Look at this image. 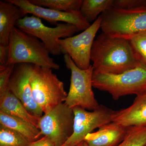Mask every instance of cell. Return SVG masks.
Segmentation results:
<instances>
[{
    "label": "cell",
    "mask_w": 146,
    "mask_h": 146,
    "mask_svg": "<svg viewBox=\"0 0 146 146\" xmlns=\"http://www.w3.org/2000/svg\"><path fill=\"white\" fill-rule=\"evenodd\" d=\"M91 60L94 72L109 74H122L142 63L129 39L103 32L94 40Z\"/></svg>",
    "instance_id": "obj_1"
},
{
    "label": "cell",
    "mask_w": 146,
    "mask_h": 146,
    "mask_svg": "<svg viewBox=\"0 0 146 146\" xmlns=\"http://www.w3.org/2000/svg\"><path fill=\"white\" fill-rule=\"evenodd\" d=\"M8 46L7 65L29 63L52 70L60 68L59 65L50 57L48 51L39 39L17 27L11 32Z\"/></svg>",
    "instance_id": "obj_2"
},
{
    "label": "cell",
    "mask_w": 146,
    "mask_h": 146,
    "mask_svg": "<svg viewBox=\"0 0 146 146\" xmlns=\"http://www.w3.org/2000/svg\"><path fill=\"white\" fill-rule=\"evenodd\" d=\"M93 86L109 93L115 100L130 95L136 96L146 92V65L118 74L93 73Z\"/></svg>",
    "instance_id": "obj_3"
},
{
    "label": "cell",
    "mask_w": 146,
    "mask_h": 146,
    "mask_svg": "<svg viewBox=\"0 0 146 146\" xmlns=\"http://www.w3.org/2000/svg\"><path fill=\"white\" fill-rule=\"evenodd\" d=\"M52 70L32 65L30 82L33 97L44 114L65 102L68 96L64 83Z\"/></svg>",
    "instance_id": "obj_4"
},
{
    "label": "cell",
    "mask_w": 146,
    "mask_h": 146,
    "mask_svg": "<svg viewBox=\"0 0 146 146\" xmlns=\"http://www.w3.org/2000/svg\"><path fill=\"white\" fill-rule=\"evenodd\" d=\"M101 16V29L111 36L129 39L146 31V8L125 9L112 7Z\"/></svg>",
    "instance_id": "obj_5"
},
{
    "label": "cell",
    "mask_w": 146,
    "mask_h": 146,
    "mask_svg": "<svg viewBox=\"0 0 146 146\" xmlns=\"http://www.w3.org/2000/svg\"><path fill=\"white\" fill-rule=\"evenodd\" d=\"M63 59L66 67L71 72L70 85L65 103L72 108L80 107L91 111L96 109L100 104L92 89L93 66L91 65L86 70H82L69 55H64Z\"/></svg>",
    "instance_id": "obj_6"
},
{
    "label": "cell",
    "mask_w": 146,
    "mask_h": 146,
    "mask_svg": "<svg viewBox=\"0 0 146 146\" xmlns=\"http://www.w3.org/2000/svg\"><path fill=\"white\" fill-rule=\"evenodd\" d=\"M16 27L39 39L45 45L50 54L58 56L62 54L58 40L73 36L79 30L75 26L58 23L53 27L45 25L41 19L27 15L17 22Z\"/></svg>",
    "instance_id": "obj_7"
},
{
    "label": "cell",
    "mask_w": 146,
    "mask_h": 146,
    "mask_svg": "<svg viewBox=\"0 0 146 146\" xmlns=\"http://www.w3.org/2000/svg\"><path fill=\"white\" fill-rule=\"evenodd\" d=\"M74 118L73 108L60 104L39 118L40 136L48 137L55 146H63L73 133Z\"/></svg>",
    "instance_id": "obj_8"
},
{
    "label": "cell",
    "mask_w": 146,
    "mask_h": 146,
    "mask_svg": "<svg viewBox=\"0 0 146 146\" xmlns=\"http://www.w3.org/2000/svg\"><path fill=\"white\" fill-rule=\"evenodd\" d=\"M73 110L74 115L73 133L63 146H76L84 141L86 135L94 129L112 122L115 111L103 105L91 111L80 107Z\"/></svg>",
    "instance_id": "obj_9"
},
{
    "label": "cell",
    "mask_w": 146,
    "mask_h": 146,
    "mask_svg": "<svg viewBox=\"0 0 146 146\" xmlns=\"http://www.w3.org/2000/svg\"><path fill=\"white\" fill-rule=\"evenodd\" d=\"M102 17H98L88 28L75 36L58 40L61 52L70 56L74 63L82 70L90 67L92 47L96 35L101 25Z\"/></svg>",
    "instance_id": "obj_10"
},
{
    "label": "cell",
    "mask_w": 146,
    "mask_h": 146,
    "mask_svg": "<svg viewBox=\"0 0 146 146\" xmlns=\"http://www.w3.org/2000/svg\"><path fill=\"white\" fill-rule=\"evenodd\" d=\"M32 64L19 63L15 65L9 81L8 89L20 100L30 113L40 118L43 112L33 99L30 80Z\"/></svg>",
    "instance_id": "obj_11"
},
{
    "label": "cell",
    "mask_w": 146,
    "mask_h": 146,
    "mask_svg": "<svg viewBox=\"0 0 146 146\" xmlns=\"http://www.w3.org/2000/svg\"><path fill=\"white\" fill-rule=\"evenodd\" d=\"M8 1L20 7L27 15L31 14L51 24L56 25L58 22H62L72 24L76 27L79 31H84L91 25L82 16L80 11L72 12L58 11L35 5L31 3L29 0Z\"/></svg>",
    "instance_id": "obj_12"
},
{
    "label": "cell",
    "mask_w": 146,
    "mask_h": 146,
    "mask_svg": "<svg viewBox=\"0 0 146 146\" xmlns=\"http://www.w3.org/2000/svg\"><path fill=\"white\" fill-rule=\"evenodd\" d=\"M128 128L111 122L87 134L84 141L89 146H117L124 139Z\"/></svg>",
    "instance_id": "obj_13"
},
{
    "label": "cell",
    "mask_w": 146,
    "mask_h": 146,
    "mask_svg": "<svg viewBox=\"0 0 146 146\" xmlns=\"http://www.w3.org/2000/svg\"><path fill=\"white\" fill-rule=\"evenodd\" d=\"M112 121L125 127H146V92L136 96L129 107L115 111Z\"/></svg>",
    "instance_id": "obj_14"
},
{
    "label": "cell",
    "mask_w": 146,
    "mask_h": 146,
    "mask_svg": "<svg viewBox=\"0 0 146 146\" xmlns=\"http://www.w3.org/2000/svg\"><path fill=\"white\" fill-rule=\"evenodd\" d=\"M27 14L19 7L7 1H0V44L8 46L11 32L17 22Z\"/></svg>",
    "instance_id": "obj_15"
},
{
    "label": "cell",
    "mask_w": 146,
    "mask_h": 146,
    "mask_svg": "<svg viewBox=\"0 0 146 146\" xmlns=\"http://www.w3.org/2000/svg\"><path fill=\"white\" fill-rule=\"evenodd\" d=\"M0 112L21 118L37 127L39 118L30 113L22 102L9 89L0 96Z\"/></svg>",
    "instance_id": "obj_16"
},
{
    "label": "cell",
    "mask_w": 146,
    "mask_h": 146,
    "mask_svg": "<svg viewBox=\"0 0 146 146\" xmlns=\"http://www.w3.org/2000/svg\"><path fill=\"white\" fill-rule=\"evenodd\" d=\"M0 124L25 136L30 143L38 140L40 131L31 123L21 118L0 112Z\"/></svg>",
    "instance_id": "obj_17"
},
{
    "label": "cell",
    "mask_w": 146,
    "mask_h": 146,
    "mask_svg": "<svg viewBox=\"0 0 146 146\" xmlns=\"http://www.w3.org/2000/svg\"><path fill=\"white\" fill-rule=\"evenodd\" d=\"M114 0H82L80 12L89 23L96 21L98 16L113 7Z\"/></svg>",
    "instance_id": "obj_18"
},
{
    "label": "cell",
    "mask_w": 146,
    "mask_h": 146,
    "mask_svg": "<svg viewBox=\"0 0 146 146\" xmlns=\"http://www.w3.org/2000/svg\"><path fill=\"white\" fill-rule=\"evenodd\" d=\"M35 5L63 12L80 11L82 0H29Z\"/></svg>",
    "instance_id": "obj_19"
},
{
    "label": "cell",
    "mask_w": 146,
    "mask_h": 146,
    "mask_svg": "<svg viewBox=\"0 0 146 146\" xmlns=\"http://www.w3.org/2000/svg\"><path fill=\"white\" fill-rule=\"evenodd\" d=\"M25 136L0 124V146H30Z\"/></svg>",
    "instance_id": "obj_20"
},
{
    "label": "cell",
    "mask_w": 146,
    "mask_h": 146,
    "mask_svg": "<svg viewBox=\"0 0 146 146\" xmlns=\"http://www.w3.org/2000/svg\"><path fill=\"white\" fill-rule=\"evenodd\" d=\"M146 145V127H129L123 141L117 146H145Z\"/></svg>",
    "instance_id": "obj_21"
},
{
    "label": "cell",
    "mask_w": 146,
    "mask_h": 146,
    "mask_svg": "<svg viewBox=\"0 0 146 146\" xmlns=\"http://www.w3.org/2000/svg\"><path fill=\"white\" fill-rule=\"evenodd\" d=\"M129 40L141 63L146 65V31L135 34Z\"/></svg>",
    "instance_id": "obj_22"
},
{
    "label": "cell",
    "mask_w": 146,
    "mask_h": 146,
    "mask_svg": "<svg viewBox=\"0 0 146 146\" xmlns=\"http://www.w3.org/2000/svg\"><path fill=\"white\" fill-rule=\"evenodd\" d=\"M15 65L0 66V96L8 90L9 84Z\"/></svg>",
    "instance_id": "obj_23"
},
{
    "label": "cell",
    "mask_w": 146,
    "mask_h": 146,
    "mask_svg": "<svg viewBox=\"0 0 146 146\" xmlns=\"http://www.w3.org/2000/svg\"><path fill=\"white\" fill-rule=\"evenodd\" d=\"M113 7L125 9L146 8V0H114Z\"/></svg>",
    "instance_id": "obj_24"
},
{
    "label": "cell",
    "mask_w": 146,
    "mask_h": 146,
    "mask_svg": "<svg viewBox=\"0 0 146 146\" xmlns=\"http://www.w3.org/2000/svg\"><path fill=\"white\" fill-rule=\"evenodd\" d=\"M8 56V46L0 44V66L7 65Z\"/></svg>",
    "instance_id": "obj_25"
},
{
    "label": "cell",
    "mask_w": 146,
    "mask_h": 146,
    "mask_svg": "<svg viewBox=\"0 0 146 146\" xmlns=\"http://www.w3.org/2000/svg\"><path fill=\"white\" fill-rule=\"evenodd\" d=\"M30 146H55L54 144L48 137L44 136L37 141L32 142Z\"/></svg>",
    "instance_id": "obj_26"
},
{
    "label": "cell",
    "mask_w": 146,
    "mask_h": 146,
    "mask_svg": "<svg viewBox=\"0 0 146 146\" xmlns=\"http://www.w3.org/2000/svg\"><path fill=\"white\" fill-rule=\"evenodd\" d=\"M76 146H89L87 144V143L85 141H82V142L78 144Z\"/></svg>",
    "instance_id": "obj_27"
},
{
    "label": "cell",
    "mask_w": 146,
    "mask_h": 146,
    "mask_svg": "<svg viewBox=\"0 0 146 146\" xmlns=\"http://www.w3.org/2000/svg\"><path fill=\"white\" fill-rule=\"evenodd\" d=\"M145 146H146V145H145Z\"/></svg>",
    "instance_id": "obj_28"
}]
</instances>
